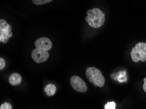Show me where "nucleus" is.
I'll return each mask as SVG.
<instances>
[{"label":"nucleus","mask_w":146,"mask_h":109,"mask_svg":"<svg viewBox=\"0 0 146 109\" xmlns=\"http://www.w3.org/2000/svg\"><path fill=\"white\" fill-rule=\"evenodd\" d=\"M116 104L115 103V102H108V103L106 104L104 106L105 109H115Z\"/></svg>","instance_id":"11"},{"label":"nucleus","mask_w":146,"mask_h":109,"mask_svg":"<svg viewBox=\"0 0 146 109\" xmlns=\"http://www.w3.org/2000/svg\"><path fill=\"white\" fill-rule=\"evenodd\" d=\"M70 84L75 90L79 92H85L87 90V84L78 76H73L70 79Z\"/></svg>","instance_id":"5"},{"label":"nucleus","mask_w":146,"mask_h":109,"mask_svg":"<svg viewBox=\"0 0 146 109\" xmlns=\"http://www.w3.org/2000/svg\"><path fill=\"white\" fill-rule=\"evenodd\" d=\"M48 57H49V54L48 53V51L35 48V49L32 52V59L37 63H40L46 61L48 59Z\"/></svg>","instance_id":"6"},{"label":"nucleus","mask_w":146,"mask_h":109,"mask_svg":"<svg viewBox=\"0 0 146 109\" xmlns=\"http://www.w3.org/2000/svg\"><path fill=\"white\" fill-rule=\"evenodd\" d=\"M56 91V88L54 84H48L45 88V92L46 93L48 96H52L55 94Z\"/></svg>","instance_id":"9"},{"label":"nucleus","mask_w":146,"mask_h":109,"mask_svg":"<svg viewBox=\"0 0 146 109\" xmlns=\"http://www.w3.org/2000/svg\"><path fill=\"white\" fill-rule=\"evenodd\" d=\"M0 109H12V106L8 103H4L0 106Z\"/></svg>","instance_id":"12"},{"label":"nucleus","mask_w":146,"mask_h":109,"mask_svg":"<svg viewBox=\"0 0 146 109\" xmlns=\"http://www.w3.org/2000/svg\"><path fill=\"white\" fill-rule=\"evenodd\" d=\"M11 30V26L6 20L3 19L0 20V42L1 43H7L9 39L13 36Z\"/></svg>","instance_id":"4"},{"label":"nucleus","mask_w":146,"mask_h":109,"mask_svg":"<svg viewBox=\"0 0 146 109\" xmlns=\"http://www.w3.org/2000/svg\"><path fill=\"white\" fill-rule=\"evenodd\" d=\"M22 77L21 75L18 73H13L9 78V82L12 86H19L21 83Z\"/></svg>","instance_id":"8"},{"label":"nucleus","mask_w":146,"mask_h":109,"mask_svg":"<svg viewBox=\"0 0 146 109\" xmlns=\"http://www.w3.org/2000/svg\"><path fill=\"white\" fill-rule=\"evenodd\" d=\"M5 66V61L2 57L0 58V69L2 70Z\"/></svg>","instance_id":"13"},{"label":"nucleus","mask_w":146,"mask_h":109,"mask_svg":"<svg viewBox=\"0 0 146 109\" xmlns=\"http://www.w3.org/2000/svg\"><path fill=\"white\" fill-rule=\"evenodd\" d=\"M87 17L85 20L90 27L98 28L104 25L105 22V15L98 8L90 9L87 13Z\"/></svg>","instance_id":"1"},{"label":"nucleus","mask_w":146,"mask_h":109,"mask_svg":"<svg viewBox=\"0 0 146 109\" xmlns=\"http://www.w3.org/2000/svg\"><path fill=\"white\" fill-rule=\"evenodd\" d=\"M33 3L36 5H44V4L48 3L51 2L52 0H32Z\"/></svg>","instance_id":"10"},{"label":"nucleus","mask_w":146,"mask_h":109,"mask_svg":"<svg viewBox=\"0 0 146 109\" xmlns=\"http://www.w3.org/2000/svg\"><path fill=\"white\" fill-rule=\"evenodd\" d=\"M130 56L135 63L139 61L145 62L146 61V43L142 42L137 43L132 48Z\"/></svg>","instance_id":"3"},{"label":"nucleus","mask_w":146,"mask_h":109,"mask_svg":"<svg viewBox=\"0 0 146 109\" xmlns=\"http://www.w3.org/2000/svg\"><path fill=\"white\" fill-rule=\"evenodd\" d=\"M86 76L90 82L97 87H103L105 84V78L101 71L94 67H88L86 70Z\"/></svg>","instance_id":"2"},{"label":"nucleus","mask_w":146,"mask_h":109,"mask_svg":"<svg viewBox=\"0 0 146 109\" xmlns=\"http://www.w3.org/2000/svg\"><path fill=\"white\" fill-rule=\"evenodd\" d=\"M143 91L146 93V77L143 79Z\"/></svg>","instance_id":"14"},{"label":"nucleus","mask_w":146,"mask_h":109,"mask_svg":"<svg viewBox=\"0 0 146 109\" xmlns=\"http://www.w3.org/2000/svg\"><path fill=\"white\" fill-rule=\"evenodd\" d=\"M35 46L36 48L48 51L51 49L52 44L51 41L47 37H40L35 41Z\"/></svg>","instance_id":"7"}]
</instances>
